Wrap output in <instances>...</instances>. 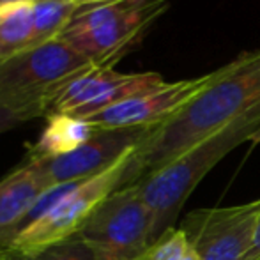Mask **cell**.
Wrapping results in <instances>:
<instances>
[{"mask_svg":"<svg viewBox=\"0 0 260 260\" xmlns=\"http://www.w3.org/2000/svg\"><path fill=\"white\" fill-rule=\"evenodd\" d=\"M76 4L78 9L83 7H94V6H105V4H115V2H124V0H73Z\"/></svg>","mask_w":260,"mask_h":260,"instance_id":"cell-19","label":"cell"},{"mask_svg":"<svg viewBox=\"0 0 260 260\" xmlns=\"http://www.w3.org/2000/svg\"><path fill=\"white\" fill-rule=\"evenodd\" d=\"M48 189V182L27 161H21L0 181V246L9 248L27 216Z\"/></svg>","mask_w":260,"mask_h":260,"instance_id":"cell-11","label":"cell"},{"mask_svg":"<svg viewBox=\"0 0 260 260\" xmlns=\"http://www.w3.org/2000/svg\"><path fill=\"white\" fill-rule=\"evenodd\" d=\"M4 260H96L92 248L80 237V234H75L69 239L48 246L38 253H16L7 248Z\"/></svg>","mask_w":260,"mask_h":260,"instance_id":"cell-15","label":"cell"},{"mask_svg":"<svg viewBox=\"0 0 260 260\" xmlns=\"http://www.w3.org/2000/svg\"><path fill=\"white\" fill-rule=\"evenodd\" d=\"M168 9V0H124L83 7L60 38L94 66L113 68Z\"/></svg>","mask_w":260,"mask_h":260,"instance_id":"cell-5","label":"cell"},{"mask_svg":"<svg viewBox=\"0 0 260 260\" xmlns=\"http://www.w3.org/2000/svg\"><path fill=\"white\" fill-rule=\"evenodd\" d=\"M151 127L98 129L78 149L55 157H25L50 188L85 181L108 170L110 167L138 147Z\"/></svg>","mask_w":260,"mask_h":260,"instance_id":"cell-9","label":"cell"},{"mask_svg":"<svg viewBox=\"0 0 260 260\" xmlns=\"http://www.w3.org/2000/svg\"><path fill=\"white\" fill-rule=\"evenodd\" d=\"M6 251H7V248L0 246V260H4V255H6Z\"/></svg>","mask_w":260,"mask_h":260,"instance_id":"cell-20","label":"cell"},{"mask_svg":"<svg viewBox=\"0 0 260 260\" xmlns=\"http://www.w3.org/2000/svg\"><path fill=\"white\" fill-rule=\"evenodd\" d=\"M78 234L96 260H137L151 246V214L138 186L113 191Z\"/></svg>","mask_w":260,"mask_h":260,"instance_id":"cell-6","label":"cell"},{"mask_svg":"<svg viewBox=\"0 0 260 260\" xmlns=\"http://www.w3.org/2000/svg\"><path fill=\"white\" fill-rule=\"evenodd\" d=\"M260 218V199L229 207L188 212L181 223L200 260H244L253 244Z\"/></svg>","mask_w":260,"mask_h":260,"instance_id":"cell-8","label":"cell"},{"mask_svg":"<svg viewBox=\"0 0 260 260\" xmlns=\"http://www.w3.org/2000/svg\"><path fill=\"white\" fill-rule=\"evenodd\" d=\"M78 7L73 0H34V45L58 39Z\"/></svg>","mask_w":260,"mask_h":260,"instance_id":"cell-14","label":"cell"},{"mask_svg":"<svg viewBox=\"0 0 260 260\" xmlns=\"http://www.w3.org/2000/svg\"><path fill=\"white\" fill-rule=\"evenodd\" d=\"M131 154L133 151L94 177L50 188L27 216L9 250L23 255L38 253L78 234L92 212L122 186Z\"/></svg>","mask_w":260,"mask_h":260,"instance_id":"cell-3","label":"cell"},{"mask_svg":"<svg viewBox=\"0 0 260 260\" xmlns=\"http://www.w3.org/2000/svg\"><path fill=\"white\" fill-rule=\"evenodd\" d=\"M137 260H200L181 229H170Z\"/></svg>","mask_w":260,"mask_h":260,"instance_id":"cell-16","label":"cell"},{"mask_svg":"<svg viewBox=\"0 0 260 260\" xmlns=\"http://www.w3.org/2000/svg\"><path fill=\"white\" fill-rule=\"evenodd\" d=\"M216 75H218V69L200 75L197 78L167 82L159 89L129 98V100L110 106L85 120H89L98 129L154 127L170 119L186 103L199 96L209 83H212Z\"/></svg>","mask_w":260,"mask_h":260,"instance_id":"cell-10","label":"cell"},{"mask_svg":"<svg viewBox=\"0 0 260 260\" xmlns=\"http://www.w3.org/2000/svg\"><path fill=\"white\" fill-rule=\"evenodd\" d=\"M9 2H21V0H0V6H2V4H9Z\"/></svg>","mask_w":260,"mask_h":260,"instance_id":"cell-21","label":"cell"},{"mask_svg":"<svg viewBox=\"0 0 260 260\" xmlns=\"http://www.w3.org/2000/svg\"><path fill=\"white\" fill-rule=\"evenodd\" d=\"M244 260H260V218H258V225L255 230V237H253V244H251L250 251L244 257Z\"/></svg>","mask_w":260,"mask_h":260,"instance_id":"cell-18","label":"cell"},{"mask_svg":"<svg viewBox=\"0 0 260 260\" xmlns=\"http://www.w3.org/2000/svg\"><path fill=\"white\" fill-rule=\"evenodd\" d=\"M34 45V0L0 6V64Z\"/></svg>","mask_w":260,"mask_h":260,"instance_id":"cell-13","label":"cell"},{"mask_svg":"<svg viewBox=\"0 0 260 260\" xmlns=\"http://www.w3.org/2000/svg\"><path fill=\"white\" fill-rule=\"evenodd\" d=\"M255 106H260V48L241 52L218 68L216 78L199 96L151 127L131 154L120 188L159 170Z\"/></svg>","mask_w":260,"mask_h":260,"instance_id":"cell-1","label":"cell"},{"mask_svg":"<svg viewBox=\"0 0 260 260\" xmlns=\"http://www.w3.org/2000/svg\"><path fill=\"white\" fill-rule=\"evenodd\" d=\"M92 66L62 39L32 46L0 64V106L23 122L46 117L57 90Z\"/></svg>","mask_w":260,"mask_h":260,"instance_id":"cell-4","label":"cell"},{"mask_svg":"<svg viewBox=\"0 0 260 260\" xmlns=\"http://www.w3.org/2000/svg\"><path fill=\"white\" fill-rule=\"evenodd\" d=\"M96 133V127L85 119L64 113L46 117V127L25 157H55L78 149Z\"/></svg>","mask_w":260,"mask_h":260,"instance_id":"cell-12","label":"cell"},{"mask_svg":"<svg viewBox=\"0 0 260 260\" xmlns=\"http://www.w3.org/2000/svg\"><path fill=\"white\" fill-rule=\"evenodd\" d=\"M257 138H260V106L243 113L159 170L135 182L151 214V244L174 229L188 197L209 172L234 149Z\"/></svg>","mask_w":260,"mask_h":260,"instance_id":"cell-2","label":"cell"},{"mask_svg":"<svg viewBox=\"0 0 260 260\" xmlns=\"http://www.w3.org/2000/svg\"><path fill=\"white\" fill-rule=\"evenodd\" d=\"M165 83L163 76L154 71L119 73L108 66H92L57 90L46 117L64 113L89 119L129 98L159 89Z\"/></svg>","mask_w":260,"mask_h":260,"instance_id":"cell-7","label":"cell"},{"mask_svg":"<svg viewBox=\"0 0 260 260\" xmlns=\"http://www.w3.org/2000/svg\"><path fill=\"white\" fill-rule=\"evenodd\" d=\"M20 124H23V120H21L20 117L14 115L13 112H9V110L4 108V106H0V135L13 129V127L20 126Z\"/></svg>","mask_w":260,"mask_h":260,"instance_id":"cell-17","label":"cell"}]
</instances>
